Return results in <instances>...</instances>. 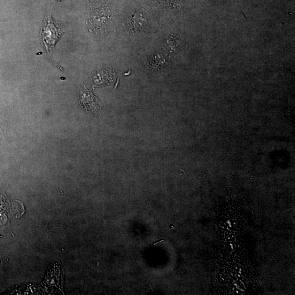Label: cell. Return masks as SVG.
<instances>
[{
  "label": "cell",
  "instance_id": "obj_1",
  "mask_svg": "<svg viewBox=\"0 0 295 295\" xmlns=\"http://www.w3.org/2000/svg\"><path fill=\"white\" fill-rule=\"evenodd\" d=\"M64 30L61 26L54 21L51 15L45 17L41 32V39L46 51L51 54L55 50L56 43L59 40Z\"/></svg>",
  "mask_w": 295,
  "mask_h": 295
},
{
  "label": "cell",
  "instance_id": "obj_2",
  "mask_svg": "<svg viewBox=\"0 0 295 295\" xmlns=\"http://www.w3.org/2000/svg\"><path fill=\"white\" fill-rule=\"evenodd\" d=\"M91 20L95 27H104L111 14V11L106 4L102 2L93 3L90 7Z\"/></svg>",
  "mask_w": 295,
  "mask_h": 295
},
{
  "label": "cell",
  "instance_id": "obj_3",
  "mask_svg": "<svg viewBox=\"0 0 295 295\" xmlns=\"http://www.w3.org/2000/svg\"><path fill=\"white\" fill-rule=\"evenodd\" d=\"M79 102L82 106L91 112L97 111L100 107L99 100L87 90L80 92Z\"/></svg>",
  "mask_w": 295,
  "mask_h": 295
},
{
  "label": "cell",
  "instance_id": "obj_4",
  "mask_svg": "<svg viewBox=\"0 0 295 295\" xmlns=\"http://www.w3.org/2000/svg\"><path fill=\"white\" fill-rule=\"evenodd\" d=\"M146 19L142 14H135L131 20V28L135 30H138L144 27Z\"/></svg>",
  "mask_w": 295,
  "mask_h": 295
}]
</instances>
